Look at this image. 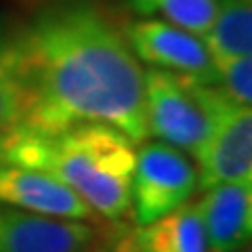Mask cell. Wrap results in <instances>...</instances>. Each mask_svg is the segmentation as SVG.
<instances>
[{
  "instance_id": "6da1fadb",
  "label": "cell",
  "mask_w": 252,
  "mask_h": 252,
  "mask_svg": "<svg viewBox=\"0 0 252 252\" xmlns=\"http://www.w3.org/2000/svg\"><path fill=\"white\" fill-rule=\"evenodd\" d=\"M126 19L101 0H44L9 34L17 84L13 130L57 132L103 122L132 143L149 137L145 72Z\"/></svg>"
},
{
  "instance_id": "7a4b0ae2",
  "label": "cell",
  "mask_w": 252,
  "mask_h": 252,
  "mask_svg": "<svg viewBox=\"0 0 252 252\" xmlns=\"http://www.w3.org/2000/svg\"><path fill=\"white\" fill-rule=\"evenodd\" d=\"M0 162L59 179L109 223L130 215L137 149L116 126L82 122L57 132L11 130L0 139Z\"/></svg>"
},
{
  "instance_id": "3957f363",
  "label": "cell",
  "mask_w": 252,
  "mask_h": 252,
  "mask_svg": "<svg viewBox=\"0 0 252 252\" xmlns=\"http://www.w3.org/2000/svg\"><path fill=\"white\" fill-rule=\"evenodd\" d=\"M212 86L166 69H147L143 84L147 135L195 158L212 130Z\"/></svg>"
},
{
  "instance_id": "277c9868",
  "label": "cell",
  "mask_w": 252,
  "mask_h": 252,
  "mask_svg": "<svg viewBox=\"0 0 252 252\" xmlns=\"http://www.w3.org/2000/svg\"><path fill=\"white\" fill-rule=\"evenodd\" d=\"M198 189L191 160L162 141L145 143L137 152L130 183V215L137 225H149L185 204Z\"/></svg>"
},
{
  "instance_id": "5b68a950",
  "label": "cell",
  "mask_w": 252,
  "mask_h": 252,
  "mask_svg": "<svg viewBox=\"0 0 252 252\" xmlns=\"http://www.w3.org/2000/svg\"><path fill=\"white\" fill-rule=\"evenodd\" d=\"M212 130L198 160V187L210 189L220 183H252V112L212 86Z\"/></svg>"
},
{
  "instance_id": "8992f818",
  "label": "cell",
  "mask_w": 252,
  "mask_h": 252,
  "mask_svg": "<svg viewBox=\"0 0 252 252\" xmlns=\"http://www.w3.org/2000/svg\"><path fill=\"white\" fill-rule=\"evenodd\" d=\"M135 57L154 69H166L202 84H219V72L204 40L162 19H139L126 26Z\"/></svg>"
},
{
  "instance_id": "52a82bcc",
  "label": "cell",
  "mask_w": 252,
  "mask_h": 252,
  "mask_svg": "<svg viewBox=\"0 0 252 252\" xmlns=\"http://www.w3.org/2000/svg\"><path fill=\"white\" fill-rule=\"evenodd\" d=\"M0 202L51 219L105 225V220L59 179L6 162H0Z\"/></svg>"
},
{
  "instance_id": "ba28073f",
  "label": "cell",
  "mask_w": 252,
  "mask_h": 252,
  "mask_svg": "<svg viewBox=\"0 0 252 252\" xmlns=\"http://www.w3.org/2000/svg\"><path fill=\"white\" fill-rule=\"evenodd\" d=\"M97 225L51 219L0 202V252H84Z\"/></svg>"
},
{
  "instance_id": "9c48e42d",
  "label": "cell",
  "mask_w": 252,
  "mask_h": 252,
  "mask_svg": "<svg viewBox=\"0 0 252 252\" xmlns=\"http://www.w3.org/2000/svg\"><path fill=\"white\" fill-rule=\"evenodd\" d=\"M212 252H240L252 231V183H220L195 202Z\"/></svg>"
},
{
  "instance_id": "30bf717a",
  "label": "cell",
  "mask_w": 252,
  "mask_h": 252,
  "mask_svg": "<svg viewBox=\"0 0 252 252\" xmlns=\"http://www.w3.org/2000/svg\"><path fill=\"white\" fill-rule=\"evenodd\" d=\"M116 252H208L198 204H181L149 225L124 233Z\"/></svg>"
},
{
  "instance_id": "8fae6325",
  "label": "cell",
  "mask_w": 252,
  "mask_h": 252,
  "mask_svg": "<svg viewBox=\"0 0 252 252\" xmlns=\"http://www.w3.org/2000/svg\"><path fill=\"white\" fill-rule=\"evenodd\" d=\"M204 44L215 61L250 57L252 0H215V21L204 34Z\"/></svg>"
},
{
  "instance_id": "7c38bea8",
  "label": "cell",
  "mask_w": 252,
  "mask_h": 252,
  "mask_svg": "<svg viewBox=\"0 0 252 252\" xmlns=\"http://www.w3.org/2000/svg\"><path fill=\"white\" fill-rule=\"evenodd\" d=\"M139 17H162V21L204 38L215 21V0H126Z\"/></svg>"
},
{
  "instance_id": "4fadbf2b",
  "label": "cell",
  "mask_w": 252,
  "mask_h": 252,
  "mask_svg": "<svg viewBox=\"0 0 252 252\" xmlns=\"http://www.w3.org/2000/svg\"><path fill=\"white\" fill-rule=\"evenodd\" d=\"M17 122V84L13 74L9 34L0 32V139Z\"/></svg>"
},
{
  "instance_id": "5bb4252c",
  "label": "cell",
  "mask_w": 252,
  "mask_h": 252,
  "mask_svg": "<svg viewBox=\"0 0 252 252\" xmlns=\"http://www.w3.org/2000/svg\"><path fill=\"white\" fill-rule=\"evenodd\" d=\"M219 86L231 101L240 105L252 103V61L250 57H233L215 61Z\"/></svg>"
},
{
  "instance_id": "9a60e30c",
  "label": "cell",
  "mask_w": 252,
  "mask_h": 252,
  "mask_svg": "<svg viewBox=\"0 0 252 252\" xmlns=\"http://www.w3.org/2000/svg\"><path fill=\"white\" fill-rule=\"evenodd\" d=\"M97 252H105V250H97Z\"/></svg>"
},
{
  "instance_id": "2e32d148",
  "label": "cell",
  "mask_w": 252,
  "mask_h": 252,
  "mask_svg": "<svg viewBox=\"0 0 252 252\" xmlns=\"http://www.w3.org/2000/svg\"><path fill=\"white\" fill-rule=\"evenodd\" d=\"M244 252H250V250H244Z\"/></svg>"
}]
</instances>
